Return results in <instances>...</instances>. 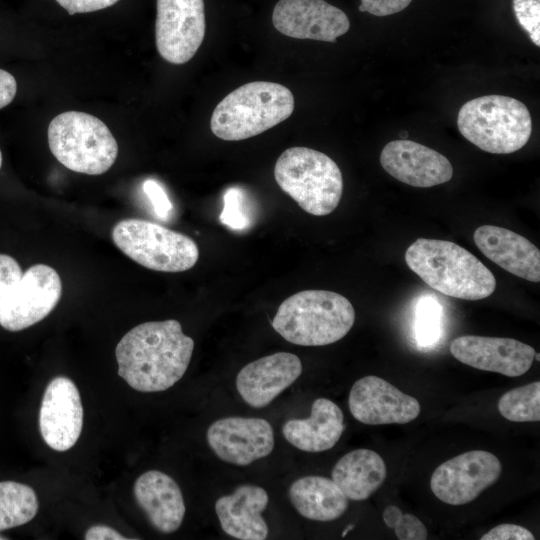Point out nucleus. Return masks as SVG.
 Here are the masks:
<instances>
[{
    "mask_svg": "<svg viewBox=\"0 0 540 540\" xmlns=\"http://www.w3.org/2000/svg\"><path fill=\"white\" fill-rule=\"evenodd\" d=\"M19 263L7 254H0V311L22 277Z\"/></svg>",
    "mask_w": 540,
    "mask_h": 540,
    "instance_id": "obj_29",
    "label": "nucleus"
},
{
    "mask_svg": "<svg viewBox=\"0 0 540 540\" xmlns=\"http://www.w3.org/2000/svg\"><path fill=\"white\" fill-rule=\"evenodd\" d=\"M86 540H126L122 534L106 525L91 526L85 533Z\"/></svg>",
    "mask_w": 540,
    "mask_h": 540,
    "instance_id": "obj_37",
    "label": "nucleus"
},
{
    "mask_svg": "<svg viewBox=\"0 0 540 540\" xmlns=\"http://www.w3.org/2000/svg\"><path fill=\"white\" fill-rule=\"evenodd\" d=\"M418 312L417 334L421 343H430L438 333V310L435 303H421Z\"/></svg>",
    "mask_w": 540,
    "mask_h": 540,
    "instance_id": "obj_30",
    "label": "nucleus"
},
{
    "mask_svg": "<svg viewBox=\"0 0 540 540\" xmlns=\"http://www.w3.org/2000/svg\"><path fill=\"white\" fill-rule=\"evenodd\" d=\"M221 221L232 229H244L249 220L243 211L242 194L238 189L231 188L224 194V209Z\"/></svg>",
    "mask_w": 540,
    "mask_h": 540,
    "instance_id": "obj_28",
    "label": "nucleus"
},
{
    "mask_svg": "<svg viewBox=\"0 0 540 540\" xmlns=\"http://www.w3.org/2000/svg\"><path fill=\"white\" fill-rule=\"evenodd\" d=\"M194 341L175 319L139 324L118 342V375L140 392H161L185 374Z\"/></svg>",
    "mask_w": 540,
    "mask_h": 540,
    "instance_id": "obj_1",
    "label": "nucleus"
},
{
    "mask_svg": "<svg viewBox=\"0 0 540 540\" xmlns=\"http://www.w3.org/2000/svg\"><path fill=\"white\" fill-rule=\"evenodd\" d=\"M294 96L279 83L255 81L226 95L214 108L210 127L226 141L254 137L283 122L293 113Z\"/></svg>",
    "mask_w": 540,
    "mask_h": 540,
    "instance_id": "obj_4",
    "label": "nucleus"
},
{
    "mask_svg": "<svg viewBox=\"0 0 540 540\" xmlns=\"http://www.w3.org/2000/svg\"><path fill=\"white\" fill-rule=\"evenodd\" d=\"M143 191L149 198L155 213L160 219H166L172 209V204L162 188V186L154 180H146L143 183Z\"/></svg>",
    "mask_w": 540,
    "mask_h": 540,
    "instance_id": "obj_32",
    "label": "nucleus"
},
{
    "mask_svg": "<svg viewBox=\"0 0 540 540\" xmlns=\"http://www.w3.org/2000/svg\"><path fill=\"white\" fill-rule=\"evenodd\" d=\"M38 508L33 488L15 481L0 482V531L30 522Z\"/></svg>",
    "mask_w": 540,
    "mask_h": 540,
    "instance_id": "obj_25",
    "label": "nucleus"
},
{
    "mask_svg": "<svg viewBox=\"0 0 540 540\" xmlns=\"http://www.w3.org/2000/svg\"><path fill=\"white\" fill-rule=\"evenodd\" d=\"M0 539H4L3 537H0Z\"/></svg>",
    "mask_w": 540,
    "mask_h": 540,
    "instance_id": "obj_41",
    "label": "nucleus"
},
{
    "mask_svg": "<svg viewBox=\"0 0 540 540\" xmlns=\"http://www.w3.org/2000/svg\"><path fill=\"white\" fill-rule=\"evenodd\" d=\"M405 261L428 286L453 298L481 300L496 289L493 273L451 241L418 238L407 248Z\"/></svg>",
    "mask_w": 540,
    "mask_h": 540,
    "instance_id": "obj_2",
    "label": "nucleus"
},
{
    "mask_svg": "<svg viewBox=\"0 0 540 540\" xmlns=\"http://www.w3.org/2000/svg\"><path fill=\"white\" fill-rule=\"evenodd\" d=\"M268 502L269 496L264 488L244 484L232 494L218 498L215 512L227 535L241 540H264L269 529L262 512Z\"/></svg>",
    "mask_w": 540,
    "mask_h": 540,
    "instance_id": "obj_20",
    "label": "nucleus"
},
{
    "mask_svg": "<svg viewBox=\"0 0 540 540\" xmlns=\"http://www.w3.org/2000/svg\"><path fill=\"white\" fill-rule=\"evenodd\" d=\"M272 22L288 37L324 42H336L350 28L348 16L325 0H279Z\"/></svg>",
    "mask_w": 540,
    "mask_h": 540,
    "instance_id": "obj_14",
    "label": "nucleus"
},
{
    "mask_svg": "<svg viewBox=\"0 0 540 540\" xmlns=\"http://www.w3.org/2000/svg\"><path fill=\"white\" fill-rule=\"evenodd\" d=\"M17 92V82L12 74L0 69V109L9 105Z\"/></svg>",
    "mask_w": 540,
    "mask_h": 540,
    "instance_id": "obj_36",
    "label": "nucleus"
},
{
    "mask_svg": "<svg viewBox=\"0 0 540 540\" xmlns=\"http://www.w3.org/2000/svg\"><path fill=\"white\" fill-rule=\"evenodd\" d=\"M353 527L354 525H348L346 529L342 532V537H344L348 533V531L352 530Z\"/></svg>",
    "mask_w": 540,
    "mask_h": 540,
    "instance_id": "obj_38",
    "label": "nucleus"
},
{
    "mask_svg": "<svg viewBox=\"0 0 540 540\" xmlns=\"http://www.w3.org/2000/svg\"><path fill=\"white\" fill-rule=\"evenodd\" d=\"M301 373L302 363L298 356L277 352L245 365L237 374L236 388L249 406L263 408L292 385Z\"/></svg>",
    "mask_w": 540,
    "mask_h": 540,
    "instance_id": "obj_18",
    "label": "nucleus"
},
{
    "mask_svg": "<svg viewBox=\"0 0 540 540\" xmlns=\"http://www.w3.org/2000/svg\"><path fill=\"white\" fill-rule=\"evenodd\" d=\"M450 352L470 367L517 377L532 366L535 349L512 338L464 335L452 341Z\"/></svg>",
    "mask_w": 540,
    "mask_h": 540,
    "instance_id": "obj_16",
    "label": "nucleus"
},
{
    "mask_svg": "<svg viewBox=\"0 0 540 540\" xmlns=\"http://www.w3.org/2000/svg\"><path fill=\"white\" fill-rule=\"evenodd\" d=\"M83 407L74 382L64 376L47 385L39 412V428L45 443L56 451L72 448L82 431Z\"/></svg>",
    "mask_w": 540,
    "mask_h": 540,
    "instance_id": "obj_15",
    "label": "nucleus"
},
{
    "mask_svg": "<svg viewBox=\"0 0 540 540\" xmlns=\"http://www.w3.org/2000/svg\"><path fill=\"white\" fill-rule=\"evenodd\" d=\"M359 11L388 16L404 10L412 0H360Z\"/></svg>",
    "mask_w": 540,
    "mask_h": 540,
    "instance_id": "obj_34",
    "label": "nucleus"
},
{
    "mask_svg": "<svg viewBox=\"0 0 540 540\" xmlns=\"http://www.w3.org/2000/svg\"><path fill=\"white\" fill-rule=\"evenodd\" d=\"M293 507L303 517L314 521H333L348 508V498L329 478L305 476L294 481L289 488Z\"/></svg>",
    "mask_w": 540,
    "mask_h": 540,
    "instance_id": "obj_24",
    "label": "nucleus"
},
{
    "mask_svg": "<svg viewBox=\"0 0 540 540\" xmlns=\"http://www.w3.org/2000/svg\"><path fill=\"white\" fill-rule=\"evenodd\" d=\"M481 540H534L527 528L516 524H500L484 534Z\"/></svg>",
    "mask_w": 540,
    "mask_h": 540,
    "instance_id": "obj_33",
    "label": "nucleus"
},
{
    "mask_svg": "<svg viewBox=\"0 0 540 540\" xmlns=\"http://www.w3.org/2000/svg\"><path fill=\"white\" fill-rule=\"evenodd\" d=\"M501 472L502 464L497 456L472 450L440 464L431 476L430 487L442 502L464 505L493 485Z\"/></svg>",
    "mask_w": 540,
    "mask_h": 540,
    "instance_id": "obj_9",
    "label": "nucleus"
},
{
    "mask_svg": "<svg viewBox=\"0 0 540 540\" xmlns=\"http://www.w3.org/2000/svg\"><path fill=\"white\" fill-rule=\"evenodd\" d=\"M457 126L464 138L483 151L510 154L528 142L532 120L521 101L503 95H485L466 102Z\"/></svg>",
    "mask_w": 540,
    "mask_h": 540,
    "instance_id": "obj_5",
    "label": "nucleus"
},
{
    "mask_svg": "<svg viewBox=\"0 0 540 540\" xmlns=\"http://www.w3.org/2000/svg\"><path fill=\"white\" fill-rule=\"evenodd\" d=\"M274 177L279 187L311 215L330 214L342 197L340 168L329 156L311 148L286 149L276 161Z\"/></svg>",
    "mask_w": 540,
    "mask_h": 540,
    "instance_id": "obj_6",
    "label": "nucleus"
},
{
    "mask_svg": "<svg viewBox=\"0 0 540 540\" xmlns=\"http://www.w3.org/2000/svg\"><path fill=\"white\" fill-rule=\"evenodd\" d=\"M332 480L348 499H368L383 484L386 465L373 450L360 448L342 456L332 469Z\"/></svg>",
    "mask_w": 540,
    "mask_h": 540,
    "instance_id": "obj_23",
    "label": "nucleus"
},
{
    "mask_svg": "<svg viewBox=\"0 0 540 540\" xmlns=\"http://www.w3.org/2000/svg\"><path fill=\"white\" fill-rule=\"evenodd\" d=\"M354 321V307L343 295L326 290H305L280 304L272 327L292 344L324 346L342 339Z\"/></svg>",
    "mask_w": 540,
    "mask_h": 540,
    "instance_id": "obj_3",
    "label": "nucleus"
},
{
    "mask_svg": "<svg viewBox=\"0 0 540 540\" xmlns=\"http://www.w3.org/2000/svg\"><path fill=\"white\" fill-rule=\"evenodd\" d=\"M400 540H425L427 529L422 521L413 514H401L393 526Z\"/></svg>",
    "mask_w": 540,
    "mask_h": 540,
    "instance_id": "obj_31",
    "label": "nucleus"
},
{
    "mask_svg": "<svg viewBox=\"0 0 540 540\" xmlns=\"http://www.w3.org/2000/svg\"><path fill=\"white\" fill-rule=\"evenodd\" d=\"M70 15L105 9L119 0H56Z\"/></svg>",
    "mask_w": 540,
    "mask_h": 540,
    "instance_id": "obj_35",
    "label": "nucleus"
},
{
    "mask_svg": "<svg viewBox=\"0 0 540 540\" xmlns=\"http://www.w3.org/2000/svg\"><path fill=\"white\" fill-rule=\"evenodd\" d=\"M382 168L407 185L429 188L451 180L450 161L427 146L401 139L387 143L380 155Z\"/></svg>",
    "mask_w": 540,
    "mask_h": 540,
    "instance_id": "obj_17",
    "label": "nucleus"
},
{
    "mask_svg": "<svg viewBox=\"0 0 540 540\" xmlns=\"http://www.w3.org/2000/svg\"><path fill=\"white\" fill-rule=\"evenodd\" d=\"M48 144L63 166L88 175L105 173L118 155V144L106 124L79 111L63 112L52 119Z\"/></svg>",
    "mask_w": 540,
    "mask_h": 540,
    "instance_id": "obj_7",
    "label": "nucleus"
},
{
    "mask_svg": "<svg viewBox=\"0 0 540 540\" xmlns=\"http://www.w3.org/2000/svg\"><path fill=\"white\" fill-rule=\"evenodd\" d=\"M203 0H157L156 47L172 64L191 60L205 36Z\"/></svg>",
    "mask_w": 540,
    "mask_h": 540,
    "instance_id": "obj_10",
    "label": "nucleus"
},
{
    "mask_svg": "<svg viewBox=\"0 0 540 540\" xmlns=\"http://www.w3.org/2000/svg\"><path fill=\"white\" fill-rule=\"evenodd\" d=\"M348 405L352 416L367 425L406 424L416 419L421 410L416 398L374 375L353 384Z\"/></svg>",
    "mask_w": 540,
    "mask_h": 540,
    "instance_id": "obj_13",
    "label": "nucleus"
},
{
    "mask_svg": "<svg viewBox=\"0 0 540 540\" xmlns=\"http://www.w3.org/2000/svg\"><path fill=\"white\" fill-rule=\"evenodd\" d=\"M500 414L512 422L540 421V382L516 387L502 395L498 402Z\"/></svg>",
    "mask_w": 540,
    "mask_h": 540,
    "instance_id": "obj_26",
    "label": "nucleus"
},
{
    "mask_svg": "<svg viewBox=\"0 0 540 540\" xmlns=\"http://www.w3.org/2000/svg\"><path fill=\"white\" fill-rule=\"evenodd\" d=\"M112 240L126 256L154 271L183 272L199 258L192 238L147 220L119 221L112 230Z\"/></svg>",
    "mask_w": 540,
    "mask_h": 540,
    "instance_id": "obj_8",
    "label": "nucleus"
},
{
    "mask_svg": "<svg viewBox=\"0 0 540 540\" xmlns=\"http://www.w3.org/2000/svg\"><path fill=\"white\" fill-rule=\"evenodd\" d=\"M206 436L218 458L238 466L264 458L274 448L273 428L262 418H221L209 426Z\"/></svg>",
    "mask_w": 540,
    "mask_h": 540,
    "instance_id": "obj_12",
    "label": "nucleus"
},
{
    "mask_svg": "<svg viewBox=\"0 0 540 540\" xmlns=\"http://www.w3.org/2000/svg\"><path fill=\"white\" fill-rule=\"evenodd\" d=\"M134 496L151 525L162 533H172L182 524L186 507L178 484L169 475L150 470L137 478Z\"/></svg>",
    "mask_w": 540,
    "mask_h": 540,
    "instance_id": "obj_21",
    "label": "nucleus"
},
{
    "mask_svg": "<svg viewBox=\"0 0 540 540\" xmlns=\"http://www.w3.org/2000/svg\"><path fill=\"white\" fill-rule=\"evenodd\" d=\"M534 359H536L537 361H540V355L539 353H536L534 354Z\"/></svg>",
    "mask_w": 540,
    "mask_h": 540,
    "instance_id": "obj_39",
    "label": "nucleus"
},
{
    "mask_svg": "<svg viewBox=\"0 0 540 540\" xmlns=\"http://www.w3.org/2000/svg\"><path fill=\"white\" fill-rule=\"evenodd\" d=\"M513 10L519 25L530 40L540 46V0H513Z\"/></svg>",
    "mask_w": 540,
    "mask_h": 540,
    "instance_id": "obj_27",
    "label": "nucleus"
},
{
    "mask_svg": "<svg viewBox=\"0 0 540 540\" xmlns=\"http://www.w3.org/2000/svg\"><path fill=\"white\" fill-rule=\"evenodd\" d=\"M344 415L333 401L317 398L307 419H291L282 433L287 442L305 452H323L333 448L344 431Z\"/></svg>",
    "mask_w": 540,
    "mask_h": 540,
    "instance_id": "obj_22",
    "label": "nucleus"
},
{
    "mask_svg": "<svg viewBox=\"0 0 540 540\" xmlns=\"http://www.w3.org/2000/svg\"><path fill=\"white\" fill-rule=\"evenodd\" d=\"M62 282L57 271L35 264L23 274L0 311V325L12 332L43 320L61 298Z\"/></svg>",
    "mask_w": 540,
    "mask_h": 540,
    "instance_id": "obj_11",
    "label": "nucleus"
},
{
    "mask_svg": "<svg viewBox=\"0 0 540 540\" xmlns=\"http://www.w3.org/2000/svg\"><path fill=\"white\" fill-rule=\"evenodd\" d=\"M473 240L492 262L527 281H540V251L527 238L506 228L482 225Z\"/></svg>",
    "mask_w": 540,
    "mask_h": 540,
    "instance_id": "obj_19",
    "label": "nucleus"
},
{
    "mask_svg": "<svg viewBox=\"0 0 540 540\" xmlns=\"http://www.w3.org/2000/svg\"><path fill=\"white\" fill-rule=\"evenodd\" d=\"M2 166V153H1V150H0V168Z\"/></svg>",
    "mask_w": 540,
    "mask_h": 540,
    "instance_id": "obj_40",
    "label": "nucleus"
}]
</instances>
